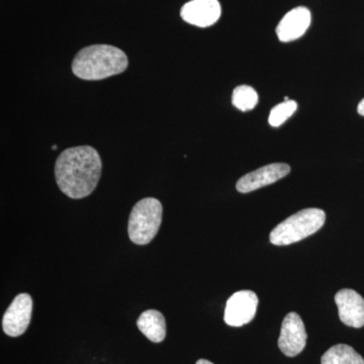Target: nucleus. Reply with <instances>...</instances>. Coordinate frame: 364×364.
<instances>
[{
  "instance_id": "6e6552de",
  "label": "nucleus",
  "mask_w": 364,
  "mask_h": 364,
  "mask_svg": "<svg viewBox=\"0 0 364 364\" xmlns=\"http://www.w3.org/2000/svg\"><path fill=\"white\" fill-rule=\"evenodd\" d=\"M291 172V167L286 163H272L267 166L242 176L237 181L236 188L239 193H248L269 186L284 178Z\"/></svg>"
},
{
  "instance_id": "9d476101",
  "label": "nucleus",
  "mask_w": 364,
  "mask_h": 364,
  "mask_svg": "<svg viewBox=\"0 0 364 364\" xmlns=\"http://www.w3.org/2000/svg\"><path fill=\"white\" fill-rule=\"evenodd\" d=\"M341 322L349 327L364 326V299L353 289H344L335 296Z\"/></svg>"
},
{
  "instance_id": "1a4fd4ad",
  "label": "nucleus",
  "mask_w": 364,
  "mask_h": 364,
  "mask_svg": "<svg viewBox=\"0 0 364 364\" xmlns=\"http://www.w3.org/2000/svg\"><path fill=\"white\" fill-rule=\"evenodd\" d=\"M221 14V4L218 0H191L182 6L181 11L182 20L200 28L215 25Z\"/></svg>"
},
{
  "instance_id": "dca6fc26",
  "label": "nucleus",
  "mask_w": 364,
  "mask_h": 364,
  "mask_svg": "<svg viewBox=\"0 0 364 364\" xmlns=\"http://www.w3.org/2000/svg\"><path fill=\"white\" fill-rule=\"evenodd\" d=\"M358 112L360 116L364 117V98L363 100H361L360 102H359L358 107Z\"/></svg>"
},
{
  "instance_id": "f03ea898",
  "label": "nucleus",
  "mask_w": 364,
  "mask_h": 364,
  "mask_svg": "<svg viewBox=\"0 0 364 364\" xmlns=\"http://www.w3.org/2000/svg\"><path fill=\"white\" fill-rule=\"evenodd\" d=\"M128 64V57L119 48L93 45L77 53L72 63V71L83 80H102L123 73Z\"/></svg>"
},
{
  "instance_id": "39448f33",
  "label": "nucleus",
  "mask_w": 364,
  "mask_h": 364,
  "mask_svg": "<svg viewBox=\"0 0 364 364\" xmlns=\"http://www.w3.org/2000/svg\"><path fill=\"white\" fill-rule=\"evenodd\" d=\"M257 306L258 296L254 291H237L227 301L225 322L232 327H241L248 324L255 317Z\"/></svg>"
},
{
  "instance_id": "f257e3e1",
  "label": "nucleus",
  "mask_w": 364,
  "mask_h": 364,
  "mask_svg": "<svg viewBox=\"0 0 364 364\" xmlns=\"http://www.w3.org/2000/svg\"><path fill=\"white\" fill-rule=\"evenodd\" d=\"M100 154L90 146L69 148L59 155L55 177L64 195L80 200L92 193L102 176Z\"/></svg>"
},
{
  "instance_id": "f8f14e48",
  "label": "nucleus",
  "mask_w": 364,
  "mask_h": 364,
  "mask_svg": "<svg viewBox=\"0 0 364 364\" xmlns=\"http://www.w3.org/2000/svg\"><path fill=\"white\" fill-rule=\"evenodd\" d=\"M139 330L154 343H160L166 337L164 316L157 310H147L136 320Z\"/></svg>"
},
{
  "instance_id": "4468645a",
  "label": "nucleus",
  "mask_w": 364,
  "mask_h": 364,
  "mask_svg": "<svg viewBox=\"0 0 364 364\" xmlns=\"http://www.w3.org/2000/svg\"><path fill=\"white\" fill-rule=\"evenodd\" d=\"M232 104L239 111H252L258 104V93L251 86H237L232 95Z\"/></svg>"
},
{
  "instance_id": "f3484780",
  "label": "nucleus",
  "mask_w": 364,
  "mask_h": 364,
  "mask_svg": "<svg viewBox=\"0 0 364 364\" xmlns=\"http://www.w3.org/2000/svg\"><path fill=\"white\" fill-rule=\"evenodd\" d=\"M196 364H214L210 363V361L207 360V359H200V360L196 363Z\"/></svg>"
},
{
  "instance_id": "423d86ee",
  "label": "nucleus",
  "mask_w": 364,
  "mask_h": 364,
  "mask_svg": "<svg viewBox=\"0 0 364 364\" xmlns=\"http://www.w3.org/2000/svg\"><path fill=\"white\" fill-rule=\"evenodd\" d=\"M32 311L33 299L30 294H20L14 298L2 318V329L7 336L18 337L26 331Z\"/></svg>"
},
{
  "instance_id": "9b49d317",
  "label": "nucleus",
  "mask_w": 364,
  "mask_h": 364,
  "mask_svg": "<svg viewBox=\"0 0 364 364\" xmlns=\"http://www.w3.org/2000/svg\"><path fill=\"white\" fill-rule=\"evenodd\" d=\"M311 21L312 16L306 7L299 6L291 9L277 26V35L280 42L289 43L299 39L305 35Z\"/></svg>"
},
{
  "instance_id": "ddd939ff",
  "label": "nucleus",
  "mask_w": 364,
  "mask_h": 364,
  "mask_svg": "<svg viewBox=\"0 0 364 364\" xmlns=\"http://www.w3.org/2000/svg\"><path fill=\"white\" fill-rule=\"evenodd\" d=\"M322 364H364L363 356L346 344H337L325 352Z\"/></svg>"
},
{
  "instance_id": "a211bd4d",
  "label": "nucleus",
  "mask_w": 364,
  "mask_h": 364,
  "mask_svg": "<svg viewBox=\"0 0 364 364\" xmlns=\"http://www.w3.org/2000/svg\"><path fill=\"white\" fill-rule=\"evenodd\" d=\"M52 149L57 150V146L56 145L52 146Z\"/></svg>"
},
{
  "instance_id": "20e7f679",
  "label": "nucleus",
  "mask_w": 364,
  "mask_h": 364,
  "mask_svg": "<svg viewBox=\"0 0 364 364\" xmlns=\"http://www.w3.org/2000/svg\"><path fill=\"white\" fill-rule=\"evenodd\" d=\"M161 203L146 198L134 205L128 223L130 240L136 245H147L156 236L162 223Z\"/></svg>"
},
{
  "instance_id": "2eb2a0df",
  "label": "nucleus",
  "mask_w": 364,
  "mask_h": 364,
  "mask_svg": "<svg viewBox=\"0 0 364 364\" xmlns=\"http://www.w3.org/2000/svg\"><path fill=\"white\" fill-rule=\"evenodd\" d=\"M296 109H298V104L291 100H284L282 104L275 105L268 117L270 126L274 128L282 126L287 119L293 116Z\"/></svg>"
},
{
  "instance_id": "7ed1b4c3",
  "label": "nucleus",
  "mask_w": 364,
  "mask_h": 364,
  "mask_svg": "<svg viewBox=\"0 0 364 364\" xmlns=\"http://www.w3.org/2000/svg\"><path fill=\"white\" fill-rule=\"evenodd\" d=\"M326 221L324 210L320 208H305L287 218L277 225L270 233L273 245L287 246L304 240L315 234Z\"/></svg>"
},
{
  "instance_id": "0eeeda50",
  "label": "nucleus",
  "mask_w": 364,
  "mask_h": 364,
  "mask_svg": "<svg viewBox=\"0 0 364 364\" xmlns=\"http://www.w3.org/2000/svg\"><path fill=\"white\" fill-rule=\"evenodd\" d=\"M306 343V332L303 320L296 313L287 314L282 321L279 338V347L284 355L294 358L299 355Z\"/></svg>"
}]
</instances>
